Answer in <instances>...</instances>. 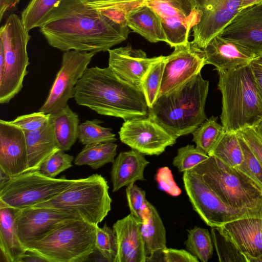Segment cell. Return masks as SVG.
<instances>
[{
  "label": "cell",
  "mask_w": 262,
  "mask_h": 262,
  "mask_svg": "<svg viewBox=\"0 0 262 262\" xmlns=\"http://www.w3.org/2000/svg\"><path fill=\"white\" fill-rule=\"evenodd\" d=\"M250 64L259 93L262 99V66L253 61Z\"/></svg>",
  "instance_id": "46"
},
{
  "label": "cell",
  "mask_w": 262,
  "mask_h": 262,
  "mask_svg": "<svg viewBox=\"0 0 262 262\" xmlns=\"http://www.w3.org/2000/svg\"><path fill=\"white\" fill-rule=\"evenodd\" d=\"M208 157L207 154L196 146L187 145L178 149L172 164L179 172H184L192 169Z\"/></svg>",
  "instance_id": "37"
},
{
  "label": "cell",
  "mask_w": 262,
  "mask_h": 262,
  "mask_svg": "<svg viewBox=\"0 0 262 262\" xmlns=\"http://www.w3.org/2000/svg\"><path fill=\"white\" fill-rule=\"evenodd\" d=\"M21 19L10 14L0 29V43L5 52V67L0 77V103H9L23 88L29 64L27 47L31 38Z\"/></svg>",
  "instance_id": "8"
},
{
  "label": "cell",
  "mask_w": 262,
  "mask_h": 262,
  "mask_svg": "<svg viewBox=\"0 0 262 262\" xmlns=\"http://www.w3.org/2000/svg\"><path fill=\"white\" fill-rule=\"evenodd\" d=\"M73 180L50 178L39 170L25 172L0 187V202L19 209L31 207L55 197Z\"/></svg>",
  "instance_id": "9"
},
{
  "label": "cell",
  "mask_w": 262,
  "mask_h": 262,
  "mask_svg": "<svg viewBox=\"0 0 262 262\" xmlns=\"http://www.w3.org/2000/svg\"><path fill=\"white\" fill-rule=\"evenodd\" d=\"M220 35L262 55V2L242 9Z\"/></svg>",
  "instance_id": "16"
},
{
  "label": "cell",
  "mask_w": 262,
  "mask_h": 262,
  "mask_svg": "<svg viewBox=\"0 0 262 262\" xmlns=\"http://www.w3.org/2000/svg\"><path fill=\"white\" fill-rule=\"evenodd\" d=\"M60 149L47 159L40 166L39 171L47 177L55 178L61 172L72 166L74 157Z\"/></svg>",
  "instance_id": "40"
},
{
  "label": "cell",
  "mask_w": 262,
  "mask_h": 262,
  "mask_svg": "<svg viewBox=\"0 0 262 262\" xmlns=\"http://www.w3.org/2000/svg\"><path fill=\"white\" fill-rule=\"evenodd\" d=\"M165 59V56L154 63L142 80L141 90L149 108L152 106L159 95L164 70Z\"/></svg>",
  "instance_id": "35"
},
{
  "label": "cell",
  "mask_w": 262,
  "mask_h": 262,
  "mask_svg": "<svg viewBox=\"0 0 262 262\" xmlns=\"http://www.w3.org/2000/svg\"><path fill=\"white\" fill-rule=\"evenodd\" d=\"M189 171L200 176L229 207L248 217L262 218V189L237 168L209 156Z\"/></svg>",
  "instance_id": "5"
},
{
  "label": "cell",
  "mask_w": 262,
  "mask_h": 262,
  "mask_svg": "<svg viewBox=\"0 0 262 262\" xmlns=\"http://www.w3.org/2000/svg\"><path fill=\"white\" fill-rule=\"evenodd\" d=\"M141 224L142 221L130 213L114 223L113 229L117 243L115 262L146 261Z\"/></svg>",
  "instance_id": "21"
},
{
  "label": "cell",
  "mask_w": 262,
  "mask_h": 262,
  "mask_svg": "<svg viewBox=\"0 0 262 262\" xmlns=\"http://www.w3.org/2000/svg\"><path fill=\"white\" fill-rule=\"evenodd\" d=\"M28 168L27 171L39 170L42 163L60 150L54 133L51 120L40 129L25 132Z\"/></svg>",
  "instance_id": "24"
},
{
  "label": "cell",
  "mask_w": 262,
  "mask_h": 262,
  "mask_svg": "<svg viewBox=\"0 0 262 262\" xmlns=\"http://www.w3.org/2000/svg\"><path fill=\"white\" fill-rule=\"evenodd\" d=\"M18 209L0 202V249L7 262H20L27 252L17 234L15 219Z\"/></svg>",
  "instance_id": "25"
},
{
  "label": "cell",
  "mask_w": 262,
  "mask_h": 262,
  "mask_svg": "<svg viewBox=\"0 0 262 262\" xmlns=\"http://www.w3.org/2000/svg\"><path fill=\"white\" fill-rule=\"evenodd\" d=\"M244 155V160L236 167L254 181L262 189V164L237 132Z\"/></svg>",
  "instance_id": "39"
},
{
  "label": "cell",
  "mask_w": 262,
  "mask_h": 262,
  "mask_svg": "<svg viewBox=\"0 0 262 262\" xmlns=\"http://www.w3.org/2000/svg\"><path fill=\"white\" fill-rule=\"evenodd\" d=\"M174 48V51L165 56L158 97L170 93L191 79L199 74L206 64L203 49L192 41Z\"/></svg>",
  "instance_id": "13"
},
{
  "label": "cell",
  "mask_w": 262,
  "mask_h": 262,
  "mask_svg": "<svg viewBox=\"0 0 262 262\" xmlns=\"http://www.w3.org/2000/svg\"><path fill=\"white\" fill-rule=\"evenodd\" d=\"M262 164V139L254 127H248L237 132Z\"/></svg>",
  "instance_id": "45"
},
{
  "label": "cell",
  "mask_w": 262,
  "mask_h": 262,
  "mask_svg": "<svg viewBox=\"0 0 262 262\" xmlns=\"http://www.w3.org/2000/svg\"><path fill=\"white\" fill-rule=\"evenodd\" d=\"M224 132L217 118L212 116L206 119L192 134L196 147L208 155L213 149Z\"/></svg>",
  "instance_id": "32"
},
{
  "label": "cell",
  "mask_w": 262,
  "mask_h": 262,
  "mask_svg": "<svg viewBox=\"0 0 262 262\" xmlns=\"http://www.w3.org/2000/svg\"><path fill=\"white\" fill-rule=\"evenodd\" d=\"M145 4L160 17L171 47L189 41L191 30L200 18L194 0H145Z\"/></svg>",
  "instance_id": "12"
},
{
  "label": "cell",
  "mask_w": 262,
  "mask_h": 262,
  "mask_svg": "<svg viewBox=\"0 0 262 262\" xmlns=\"http://www.w3.org/2000/svg\"><path fill=\"white\" fill-rule=\"evenodd\" d=\"M107 51L108 67L122 79L141 90L142 78L148 69L164 56L149 58L144 51L134 49L129 45Z\"/></svg>",
  "instance_id": "19"
},
{
  "label": "cell",
  "mask_w": 262,
  "mask_h": 262,
  "mask_svg": "<svg viewBox=\"0 0 262 262\" xmlns=\"http://www.w3.org/2000/svg\"><path fill=\"white\" fill-rule=\"evenodd\" d=\"M96 250L105 261L115 262L117 253V238L113 229L104 224L102 228L96 226Z\"/></svg>",
  "instance_id": "38"
},
{
  "label": "cell",
  "mask_w": 262,
  "mask_h": 262,
  "mask_svg": "<svg viewBox=\"0 0 262 262\" xmlns=\"http://www.w3.org/2000/svg\"><path fill=\"white\" fill-rule=\"evenodd\" d=\"M185 245L187 250L200 261L207 262L212 257V242L209 231L206 229L195 226L188 230Z\"/></svg>",
  "instance_id": "31"
},
{
  "label": "cell",
  "mask_w": 262,
  "mask_h": 262,
  "mask_svg": "<svg viewBox=\"0 0 262 262\" xmlns=\"http://www.w3.org/2000/svg\"><path fill=\"white\" fill-rule=\"evenodd\" d=\"M73 98L79 105L124 121L148 115L142 90L122 79L109 67L88 68L75 86Z\"/></svg>",
  "instance_id": "2"
},
{
  "label": "cell",
  "mask_w": 262,
  "mask_h": 262,
  "mask_svg": "<svg viewBox=\"0 0 262 262\" xmlns=\"http://www.w3.org/2000/svg\"><path fill=\"white\" fill-rule=\"evenodd\" d=\"M96 226L81 217L66 220L23 245L47 262L85 261L96 250Z\"/></svg>",
  "instance_id": "6"
},
{
  "label": "cell",
  "mask_w": 262,
  "mask_h": 262,
  "mask_svg": "<svg viewBox=\"0 0 262 262\" xmlns=\"http://www.w3.org/2000/svg\"><path fill=\"white\" fill-rule=\"evenodd\" d=\"M243 0H210L199 10L200 18L192 28V42L204 49L221 33L241 10Z\"/></svg>",
  "instance_id": "15"
},
{
  "label": "cell",
  "mask_w": 262,
  "mask_h": 262,
  "mask_svg": "<svg viewBox=\"0 0 262 262\" xmlns=\"http://www.w3.org/2000/svg\"><path fill=\"white\" fill-rule=\"evenodd\" d=\"M91 4H121L135 1H144L145 0H84Z\"/></svg>",
  "instance_id": "49"
},
{
  "label": "cell",
  "mask_w": 262,
  "mask_h": 262,
  "mask_svg": "<svg viewBox=\"0 0 262 262\" xmlns=\"http://www.w3.org/2000/svg\"><path fill=\"white\" fill-rule=\"evenodd\" d=\"M247 258L255 262L262 256V218L244 217L217 227Z\"/></svg>",
  "instance_id": "20"
},
{
  "label": "cell",
  "mask_w": 262,
  "mask_h": 262,
  "mask_svg": "<svg viewBox=\"0 0 262 262\" xmlns=\"http://www.w3.org/2000/svg\"><path fill=\"white\" fill-rule=\"evenodd\" d=\"M112 163V191L115 192L137 181L145 180L144 169L149 162L143 154L132 149L120 152Z\"/></svg>",
  "instance_id": "23"
},
{
  "label": "cell",
  "mask_w": 262,
  "mask_h": 262,
  "mask_svg": "<svg viewBox=\"0 0 262 262\" xmlns=\"http://www.w3.org/2000/svg\"><path fill=\"white\" fill-rule=\"evenodd\" d=\"M102 123L101 120L95 119L80 124L78 129L79 141L86 145L116 141V135L112 132V129L101 126Z\"/></svg>",
  "instance_id": "33"
},
{
  "label": "cell",
  "mask_w": 262,
  "mask_h": 262,
  "mask_svg": "<svg viewBox=\"0 0 262 262\" xmlns=\"http://www.w3.org/2000/svg\"><path fill=\"white\" fill-rule=\"evenodd\" d=\"M107 181L100 174L73 180L61 193L33 207L49 208L76 214L98 225L111 209L112 199Z\"/></svg>",
  "instance_id": "7"
},
{
  "label": "cell",
  "mask_w": 262,
  "mask_h": 262,
  "mask_svg": "<svg viewBox=\"0 0 262 262\" xmlns=\"http://www.w3.org/2000/svg\"><path fill=\"white\" fill-rule=\"evenodd\" d=\"M117 145L113 142L86 145L76 156L74 163L78 166L88 165L97 169L113 163L117 154Z\"/></svg>",
  "instance_id": "29"
},
{
  "label": "cell",
  "mask_w": 262,
  "mask_h": 262,
  "mask_svg": "<svg viewBox=\"0 0 262 262\" xmlns=\"http://www.w3.org/2000/svg\"><path fill=\"white\" fill-rule=\"evenodd\" d=\"M126 195L130 213L142 221V214L148 202L145 191L133 183L127 186Z\"/></svg>",
  "instance_id": "41"
},
{
  "label": "cell",
  "mask_w": 262,
  "mask_h": 262,
  "mask_svg": "<svg viewBox=\"0 0 262 262\" xmlns=\"http://www.w3.org/2000/svg\"><path fill=\"white\" fill-rule=\"evenodd\" d=\"M46 261V260L38 255L29 251H27L23 256L20 262Z\"/></svg>",
  "instance_id": "48"
},
{
  "label": "cell",
  "mask_w": 262,
  "mask_h": 262,
  "mask_svg": "<svg viewBox=\"0 0 262 262\" xmlns=\"http://www.w3.org/2000/svg\"><path fill=\"white\" fill-rule=\"evenodd\" d=\"M39 29L54 48L97 53L125 40L129 32L128 26L115 23L84 0H61Z\"/></svg>",
  "instance_id": "1"
},
{
  "label": "cell",
  "mask_w": 262,
  "mask_h": 262,
  "mask_svg": "<svg viewBox=\"0 0 262 262\" xmlns=\"http://www.w3.org/2000/svg\"><path fill=\"white\" fill-rule=\"evenodd\" d=\"M183 181L194 210L208 226L220 227L247 216L226 205L199 174L191 171H185Z\"/></svg>",
  "instance_id": "10"
},
{
  "label": "cell",
  "mask_w": 262,
  "mask_h": 262,
  "mask_svg": "<svg viewBox=\"0 0 262 262\" xmlns=\"http://www.w3.org/2000/svg\"><path fill=\"white\" fill-rule=\"evenodd\" d=\"M61 0H31L21 13V19L28 31L40 27L48 15Z\"/></svg>",
  "instance_id": "34"
},
{
  "label": "cell",
  "mask_w": 262,
  "mask_h": 262,
  "mask_svg": "<svg viewBox=\"0 0 262 262\" xmlns=\"http://www.w3.org/2000/svg\"><path fill=\"white\" fill-rule=\"evenodd\" d=\"M208 156H214L226 165L236 168L244 160L237 132H224Z\"/></svg>",
  "instance_id": "30"
},
{
  "label": "cell",
  "mask_w": 262,
  "mask_h": 262,
  "mask_svg": "<svg viewBox=\"0 0 262 262\" xmlns=\"http://www.w3.org/2000/svg\"><path fill=\"white\" fill-rule=\"evenodd\" d=\"M141 230L147 258L167 248L163 223L155 206L148 201L142 214Z\"/></svg>",
  "instance_id": "27"
},
{
  "label": "cell",
  "mask_w": 262,
  "mask_h": 262,
  "mask_svg": "<svg viewBox=\"0 0 262 262\" xmlns=\"http://www.w3.org/2000/svg\"><path fill=\"white\" fill-rule=\"evenodd\" d=\"M208 90L209 81L200 73L176 90L158 97L149 108L148 117L176 139L192 133L206 119Z\"/></svg>",
  "instance_id": "3"
},
{
  "label": "cell",
  "mask_w": 262,
  "mask_h": 262,
  "mask_svg": "<svg viewBox=\"0 0 262 262\" xmlns=\"http://www.w3.org/2000/svg\"><path fill=\"white\" fill-rule=\"evenodd\" d=\"M25 132L10 121L0 120V169L10 177L27 172Z\"/></svg>",
  "instance_id": "18"
},
{
  "label": "cell",
  "mask_w": 262,
  "mask_h": 262,
  "mask_svg": "<svg viewBox=\"0 0 262 262\" xmlns=\"http://www.w3.org/2000/svg\"><path fill=\"white\" fill-rule=\"evenodd\" d=\"M252 61L262 66V55L256 57Z\"/></svg>",
  "instance_id": "54"
},
{
  "label": "cell",
  "mask_w": 262,
  "mask_h": 262,
  "mask_svg": "<svg viewBox=\"0 0 262 262\" xmlns=\"http://www.w3.org/2000/svg\"><path fill=\"white\" fill-rule=\"evenodd\" d=\"M253 127L262 139V119H261Z\"/></svg>",
  "instance_id": "53"
},
{
  "label": "cell",
  "mask_w": 262,
  "mask_h": 262,
  "mask_svg": "<svg viewBox=\"0 0 262 262\" xmlns=\"http://www.w3.org/2000/svg\"><path fill=\"white\" fill-rule=\"evenodd\" d=\"M156 180L160 188L168 194L177 196L181 193V190L175 182L171 171L168 167H162L158 170Z\"/></svg>",
  "instance_id": "44"
},
{
  "label": "cell",
  "mask_w": 262,
  "mask_h": 262,
  "mask_svg": "<svg viewBox=\"0 0 262 262\" xmlns=\"http://www.w3.org/2000/svg\"><path fill=\"white\" fill-rule=\"evenodd\" d=\"M50 115V114H45L39 111L18 116L14 120L10 121L24 132H32L43 127L49 121Z\"/></svg>",
  "instance_id": "43"
},
{
  "label": "cell",
  "mask_w": 262,
  "mask_h": 262,
  "mask_svg": "<svg viewBox=\"0 0 262 262\" xmlns=\"http://www.w3.org/2000/svg\"><path fill=\"white\" fill-rule=\"evenodd\" d=\"M10 177L8 176L3 171L0 169V187H2L6 183H7Z\"/></svg>",
  "instance_id": "52"
},
{
  "label": "cell",
  "mask_w": 262,
  "mask_h": 262,
  "mask_svg": "<svg viewBox=\"0 0 262 262\" xmlns=\"http://www.w3.org/2000/svg\"><path fill=\"white\" fill-rule=\"evenodd\" d=\"M203 49L206 63L217 71H228L251 62L256 56L244 46L220 34L212 38Z\"/></svg>",
  "instance_id": "22"
},
{
  "label": "cell",
  "mask_w": 262,
  "mask_h": 262,
  "mask_svg": "<svg viewBox=\"0 0 262 262\" xmlns=\"http://www.w3.org/2000/svg\"><path fill=\"white\" fill-rule=\"evenodd\" d=\"M21 0H0V20L5 13L9 9L15 7Z\"/></svg>",
  "instance_id": "47"
},
{
  "label": "cell",
  "mask_w": 262,
  "mask_h": 262,
  "mask_svg": "<svg viewBox=\"0 0 262 262\" xmlns=\"http://www.w3.org/2000/svg\"><path fill=\"white\" fill-rule=\"evenodd\" d=\"M96 53L95 52L75 50L64 52L60 69L46 100L39 111L53 114L68 105V100L74 97L78 81Z\"/></svg>",
  "instance_id": "11"
},
{
  "label": "cell",
  "mask_w": 262,
  "mask_h": 262,
  "mask_svg": "<svg viewBox=\"0 0 262 262\" xmlns=\"http://www.w3.org/2000/svg\"><path fill=\"white\" fill-rule=\"evenodd\" d=\"M222 95L221 120L225 132L253 127L262 119V99L251 64L217 71Z\"/></svg>",
  "instance_id": "4"
},
{
  "label": "cell",
  "mask_w": 262,
  "mask_h": 262,
  "mask_svg": "<svg viewBox=\"0 0 262 262\" xmlns=\"http://www.w3.org/2000/svg\"><path fill=\"white\" fill-rule=\"evenodd\" d=\"M262 2V0H243L241 9Z\"/></svg>",
  "instance_id": "51"
},
{
  "label": "cell",
  "mask_w": 262,
  "mask_h": 262,
  "mask_svg": "<svg viewBox=\"0 0 262 262\" xmlns=\"http://www.w3.org/2000/svg\"><path fill=\"white\" fill-rule=\"evenodd\" d=\"M127 25L151 42H166L161 19L156 12L145 4L127 13Z\"/></svg>",
  "instance_id": "26"
},
{
  "label": "cell",
  "mask_w": 262,
  "mask_h": 262,
  "mask_svg": "<svg viewBox=\"0 0 262 262\" xmlns=\"http://www.w3.org/2000/svg\"><path fill=\"white\" fill-rule=\"evenodd\" d=\"M78 215L49 208L33 206L18 209L16 225L19 239L23 244L37 240L58 223Z\"/></svg>",
  "instance_id": "17"
},
{
  "label": "cell",
  "mask_w": 262,
  "mask_h": 262,
  "mask_svg": "<svg viewBox=\"0 0 262 262\" xmlns=\"http://www.w3.org/2000/svg\"><path fill=\"white\" fill-rule=\"evenodd\" d=\"M146 261L199 262V260L187 250L166 248L148 257Z\"/></svg>",
  "instance_id": "42"
},
{
  "label": "cell",
  "mask_w": 262,
  "mask_h": 262,
  "mask_svg": "<svg viewBox=\"0 0 262 262\" xmlns=\"http://www.w3.org/2000/svg\"><path fill=\"white\" fill-rule=\"evenodd\" d=\"M55 139L59 148L69 150L78 138L79 117L68 104L58 112L51 114Z\"/></svg>",
  "instance_id": "28"
},
{
  "label": "cell",
  "mask_w": 262,
  "mask_h": 262,
  "mask_svg": "<svg viewBox=\"0 0 262 262\" xmlns=\"http://www.w3.org/2000/svg\"><path fill=\"white\" fill-rule=\"evenodd\" d=\"M119 135L120 141L132 149L150 156L163 153L177 140L148 116L124 121Z\"/></svg>",
  "instance_id": "14"
},
{
  "label": "cell",
  "mask_w": 262,
  "mask_h": 262,
  "mask_svg": "<svg viewBox=\"0 0 262 262\" xmlns=\"http://www.w3.org/2000/svg\"><path fill=\"white\" fill-rule=\"evenodd\" d=\"M5 52L2 43H0V77L2 76L5 67Z\"/></svg>",
  "instance_id": "50"
},
{
  "label": "cell",
  "mask_w": 262,
  "mask_h": 262,
  "mask_svg": "<svg viewBox=\"0 0 262 262\" xmlns=\"http://www.w3.org/2000/svg\"><path fill=\"white\" fill-rule=\"evenodd\" d=\"M211 236L220 262H248L245 256L217 227H211Z\"/></svg>",
  "instance_id": "36"
}]
</instances>
